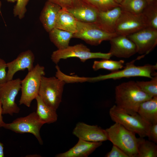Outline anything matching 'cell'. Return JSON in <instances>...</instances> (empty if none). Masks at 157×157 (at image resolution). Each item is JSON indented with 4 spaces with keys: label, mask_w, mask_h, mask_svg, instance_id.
<instances>
[{
    "label": "cell",
    "mask_w": 157,
    "mask_h": 157,
    "mask_svg": "<svg viewBox=\"0 0 157 157\" xmlns=\"http://www.w3.org/2000/svg\"><path fill=\"white\" fill-rule=\"evenodd\" d=\"M34 60L33 53L31 50H28L21 52L15 59L7 63V81L13 79L14 74L19 71L24 70L26 69L28 72L32 70L34 67Z\"/></svg>",
    "instance_id": "obj_16"
},
{
    "label": "cell",
    "mask_w": 157,
    "mask_h": 157,
    "mask_svg": "<svg viewBox=\"0 0 157 157\" xmlns=\"http://www.w3.org/2000/svg\"><path fill=\"white\" fill-rule=\"evenodd\" d=\"M126 36L135 45L137 53L143 55L137 59L149 54L157 44V30L151 28L146 27Z\"/></svg>",
    "instance_id": "obj_11"
},
{
    "label": "cell",
    "mask_w": 157,
    "mask_h": 157,
    "mask_svg": "<svg viewBox=\"0 0 157 157\" xmlns=\"http://www.w3.org/2000/svg\"><path fill=\"white\" fill-rule=\"evenodd\" d=\"M44 124L40 119L36 112H33L26 116L18 118L11 123H5L3 127L17 133L32 134L40 144L42 145L43 142L40 130Z\"/></svg>",
    "instance_id": "obj_9"
},
{
    "label": "cell",
    "mask_w": 157,
    "mask_h": 157,
    "mask_svg": "<svg viewBox=\"0 0 157 157\" xmlns=\"http://www.w3.org/2000/svg\"><path fill=\"white\" fill-rule=\"evenodd\" d=\"M21 80L17 78L0 85V102L3 114L12 116L18 113L20 109L15 103L16 97L21 89Z\"/></svg>",
    "instance_id": "obj_10"
},
{
    "label": "cell",
    "mask_w": 157,
    "mask_h": 157,
    "mask_svg": "<svg viewBox=\"0 0 157 157\" xmlns=\"http://www.w3.org/2000/svg\"><path fill=\"white\" fill-rule=\"evenodd\" d=\"M106 157H129L122 150L116 145L113 144L111 150L107 153Z\"/></svg>",
    "instance_id": "obj_31"
},
{
    "label": "cell",
    "mask_w": 157,
    "mask_h": 157,
    "mask_svg": "<svg viewBox=\"0 0 157 157\" xmlns=\"http://www.w3.org/2000/svg\"><path fill=\"white\" fill-rule=\"evenodd\" d=\"M51 42L58 49H65L69 46L74 33L54 28L49 32Z\"/></svg>",
    "instance_id": "obj_23"
},
{
    "label": "cell",
    "mask_w": 157,
    "mask_h": 157,
    "mask_svg": "<svg viewBox=\"0 0 157 157\" xmlns=\"http://www.w3.org/2000/svg\"><path fill=\"white\" fill-rule=\"evenodd\" d=\"M73 134L79 139L90 142H102L108 140L106 131L97 125H90L82 122L77 123Z\"/></svg>",
    "instance_id": "obj_13"
},
{
    "label": "cell",
    "mask_w": 157,
    "mask_h": 157,
    "mask_svg": "<svg viewBox=\"0 0 157 157\" xmlns=\"http://www.w3.org/2000/svg\"><path fill=\"white\" fill-rule=\"evenodd\" d=\"M77 21L67 9L61 8L57 16L55 28L74 33L76 31Z\"/></svg>",
    "instance_id": "obj_21"
},
{
    "label": "cell",
    "mask_w": 157,
    "mask_h": 157,
    "mask_svg": "<svg viewBox=\"0 0 157 157\" xmlns=\"http://www.w3.org/2000/svg\"><path fill=\"white\" fill-rule=\"evenodd\" d=\"M109 53L101 52H93L90 49L82 44L69 46L62 49H58L53 52L51 56L52 61L57 64L62 59H66L70 58H79L82 62L87 60L93 58L110 59L112 56Z\"/></svg>",
    "instance_id": "obj_7"
},
{
    "label": "cell",
    "mask_w": 157,
    "mask_h": 157,
    "mask_svg": "<svg viewBox=\"0 0 157 157\" xmlns=\"http://www.w3.org/2000/svg\"><path fill=\"white\" fill-rule=\"evenodd\" d=\"M146 27L142 13L135 14L122 10L117 22L115 31L118 35L127 36Z\"/></svg>",
    "instance_id": "obj_12"
},
{
    "label": "cell",
    "mask_w": 157,
    "mask_h": 157,
    "mask_svg": "<svg viewBox=\"0 0 157 157\" xmlns=\"http://www.w3.org/2000/svg\"><path fill=\"white\" fill-rule=\"evenodd\" d=\"M147 137L149 140L157 143V122L150 124Z\"/></svg>",
    "instance_id": "obj_32"
},
{
    "label": "cell",
    "mask_w": 157,
    "mask_h": 157,
    "mask_svg": "<svg viewBox=\"0 0 157 157\" xmlns=\"http://www.w3.org/2000/svg\"><path fill=\"white\" fill-rule=\"evenodd\" d=\"M124 63V61L123 60L116 61L110 59H104L100 61H94L92 68L95 71L104 69L113 72L123 68Z\"/></svg>",
    "instance_id": "obj_26"
},
{
    "label": "cell",
    "mask_w": 157,
    "mask_h": 157,
    "mask_svg": "<svg viewBox=\"0 0 157 157\" xmlns=\"http://www.w3.org/2000/svg\"><path fill=\"white\" fill-rule=\"evenodd\" d=\"M44 69V67L38 64L21 80L19 105L30 107L33 100L38 95L41 78L45 74Z\"/></svg>",
    "instance_id": "obj_5"
},
{
    "label": "cell",
    "mask_w": 157,
    "mask_h": 157,
    "mask_svg": "<svg viewBox=\"0 0 157 157\" xmlns=\"http://www.w3.org/2000/svg\"><path fill=\"white\" fill-rule=\"evenodd\" d=\"M25 157H41V156L37 154H34L32 155H29L26 156Z\"/></svg>",
    "instance_id": "obj_37"
},
{
    "label": "cell",
    "mask_w": 157,
    "mask_h": 157,
    "mask_svg": "<svg viewBox=\"0 0 157 157\" xmlns=\"http://www.w3.org/2000/svg\"><path fill=\"white\" fill-rule=\"evenodd\" d=\"M137 157H156L157 146L156 143L144 138H138Z\"/></svg>",
    "instance_id": "obj_24"
},
{
    "label": "cell",
    "mask_w": 157,
    "mask_h": 157,
    "mask_svg": "<svg viewBox=\"0 0 157 157\" xmlns=\"http://www.w3.org/2000/svg\"><path fill=\"white\" fill-rule=\"evenodd\" d=\"M141 90L152 97L157 96V75L153 76L149 81H136Z\"/></svg>",
    "instance_id": "obj_28"
},
{
    "label": "cell",
    "mask_w": 157,
    "mask_h": 157,
    "mask_svg": "<svg viewBox=\"0 0 157 157\" xmlns=\"http://www.w3.org/2000/svg\"><path fill=\"white\" fill-rule=\"evenodd\" d=\"M151 98L133 81L123 83L115 88L116 105L130 114L137 113L141 103Z\"/></svg>",
    "instance_id": "obj_1"
},
{
    "label": "cell",
    "mask_w": 157,
    "mask_h": 157,
    "mask_svg": "<svg viewBox=\"0 0 157 157\" xmlns=\"http://www.w3.org/2000/svg\"><path fill=\"white\" fill-rule=\"evenodd\" d=\"M115 33L105 32L94 23H86L77 21L76 29L73 38L81 39L89 44L97 46L104 41H109L117 35Z\"/></svg>",
    "instance_id": "obj_8"
},
{
    "label": "cell",
    "mask_w": 157,
    "mask_h": 157,
    "mask_svg": "<svg viewBox=\"0 0 157 157\" xmlns=\"http://www.w3.org/2000/svg\"><path fill=\"white\" fill-rule=\"evenodd\" d=\"M121 11L119 6L106 11H99L97 19L94 23L106 32L115 33L116 24Z\"/></svg>",
    "instance_id": "obj_17"
},
{
    "label": "cell",
    "mask_w": 157,
    "mask_h": 157,
    "mask_svg": "<svg viewBox=\"0 0 157 157\" xmlns=\"http://www.w3.org/2000/svg\"><path fill=\"white\" fill-rule=\"evenodd\" d=\"M146 1L148 4H150L154 2H155L156 1V0H145Z\"/></svg>",
    "instance_id": "obj_38"
},
{
    "label": "cell",
    "mask_w": 157,
    "mask_h": 157,
    "mask_svg": "<svg viewBox=\"0 0 157 157\" xmlns=\"http://www.w3.org/2000/svg\"><path fill=\"white\" fill-rule=\"evenodd\" d=\"M105 130L108 140L113 144L122 150L129 157H137L138 138L135 133L117 123Z\"/></svg>",
    "instance_id": "obj_2"
},
{
    "label": "cell",
    "mask_w": 157,
    "mask_h": 157,
    "mask_svg": "<svg viewBox=\"0 0 157 157\" xmlns=\"http://www.w3.org/2000/svg\"><path fill=\"white\" fill-rule=\"evenodd\" d=\"M2 114L3 108L2 104L0 102V127H3L5 123L3 120Z\"/></svg>",
    "instance_id": "obj_35"
},
{
    "label": "cell",
    "mask_w": 157,
    "mask_h": 157,
    "mask_svg": "<svg viewBox=\"0 0 157 157\" xmlns=\"http://www.w3.org/2000/svg\"><path fill=\"white\" fill-rule=\"evenodd\" d=\"M136 60L126 63L124 69L112 72L104 75L91 77L84 78L85 82H96L108 79H117L123 78L141 76L151 78L157 75L156 71L157 69V64H146L142 66H137L135 64Z\"/></svg>",
    "instance_id": "obj_3"
},
{
    "label": "cell",
    "mask_w": 157,
    "mask_h": 157,
    "mask_svg": "<svg viewBox=\"0 0 157 157\" xmlns=\"http://www.w3.org/2000/svg\"><path fill=\"white\" fill-rule=\"evenodd\" d=\"M59 6L62 8L67 9L72 5L74 0H48Z\"/></svg>",
    "instance_id": "obj_34"
},
{
    "label": "cell",
    "mask_w": 157,
    "mask_h": 157,
    "mask_svg": "<svg viewBox=\"0 0 157 157\" xmlns=\"http://www.w3.org/2000/svg\"><path fill=\"white\" fill-rule=\"evenodd\" d=\"M99 11H105L119 6L114 0H83Z\"/></svg>",
    "instance_id": "obj_29"
},
{
    "label": "cell",
    "mask_w": 157,
    "mask_h": 157,
    "mask_svg": "<svg viewBox=\"0 0 157 157\" xmlns=\"http://www.w3.org/2000/svg\"><path fill=\"white\" fill-rule=\"evenodd\" d=\"M7 1L8 2H11V3H14L16 2L17 0H5Z\"/></svg>",
    "instance_id": "obj_39"
},
{
    "label": "cell",
    "mask_w": 157,
    "mask_h": 157,
    "mask_svg": "<svg viewBox=\"0 0 157 157\" xmlns=\"http://www.w3.org/2000/svg\"><path fill=\"white\" fill-rule=\"evenodd\" d=\"M65 83L56 77H47L42 76L38 95L46 104L56 110L61 101Z\"/></svg>",
    "instance_id": "obj_6"
},
{
    "label": "cell",
    "mask_w": 157,
    "mask_h": 157,
    "mask_svg": "<svg viewBox=\"0 0 157 157\" xmlns=\"http://www.w3.org/2000/svg\"><path fill=\"white\" fill-rule=\"evenodd\" d=\"M102 142H90L79 139L77 143L68 151L59 154L56 157H87L101 146Z\"/></svg>",
    "instance_id": "obj_18"
},
{
    "label": "cell",
    "mask_w": 157,
    "mask_h": 157,
    "mask_svg": "<svg viewBox=\"0 0 157 157\" xmlns=\"http://www.w3.org/2000/svg\"><path fill=\"white\" fill-rule=\"evenodd\" d=\"M61 9L59 6L48 0L45 3L40 13V20L47 32L55 28L57 16Z\"/></svg>",
    "instance_id": "obj_19"
},
{
    "label": "cell",
    "mask_w": 157,
    "mask_h": 157,
    "mask_svg": "<svg viewBox=\"0 0 157 157\" xmlns=\"http://www.w3.org/2000/svg\"><path fill=\"white\" fill-rule=\"evenodd\" d=\"M109 41L111 46L109 53L112 56L128 58L137 53L135 45L126 36L117 35Z\"/></svg>",
    "instance_id": "obj_14"
},
{
    "label": "cell",
    "mask_w": 157,
    "mask_h": 157,
    "mask_svg": "<svg viewBox=\"0 0 157 157\" xmlns=\"http://www.w3.org/2000/svg\"><path fill=\"white\" fill-rule=\"evenodd\" d=\"M35 99L37 102L36 112L40 119L44 124L56 122L58 119L56 110L46 104L38 95Z\"/></svg>",
    "instance_id": "obj_22"
},
{
    "label": "cell",
    "mask_w": 157,
    "mask_h": 157,
    "mask_svg": "<svg viewBox=\"0 0 157 157\" xmlns=\"http://www.w3.org/2000/svg\"><path fill=\"white\" fill-rule=\"evenodd\" d=\"M109 113L111 119L115 123L121 124L140 137H147L150 124L137 113L133 114L128 113L115 105L110 108Z\"/></svg>",
    "instance_id": "obj_4"
},
{
    "label": "cell",
    "mask_w": 157,
    "mask_h": 157,
    "mask_svg": "<svg viewBox=\"0 0 157 157\" xmlns=\"http://www.w3.org/2000/svg\"><path fill=\"white\" fill-rule=\"evenodd\" d=\"M7 63L0 58V85L8 81L7 78Z\"/></svg>",
    "instance_id": "obj_33"
},
{
    "label": "cell",
    "mask_w": 157,
    "mask_h": 157,
    "mask_svg": "<svg viewBox=\"0 0 157 157\" xmlns=\"http://www.w3.org/2000/svg\"><path fill=\"white\" fill-rule=\"evenodd\" d=\"M1 3L0 1V13H1Z\"/></svg>",
    "instance_id": "obj_41"
},
{
    "label": "cell",
    "mask_w": 157,
    "mask_h": 157,
    "mask_svg": "<svg viewBox=\"0 0 157 157\" xmlns=\"http://www.w3.org/2000/svg\"><path fill=\"white\" fill-rule=\"evenodd\" d=\"M116 2L119 4L123 0H114Z\"/></svg>",
    "instance_id": "obj_40"
},
{
    "label": "cell",
    "mask_w": 157,
    "mask_h": 157,
    "mask_svg": "<svg viewBox=\"0 0 157 157\" xmlns=\"http://www.w3.org/2000/svg\"><path fill=\"white\" fill-rule=\"evenodd\" d=\"M137 113L149 124L157 122V96L152 97L140 104Z\"/></svg>",
    "instance_id": "obj_20"
},
{
    "label": "cell",
    "mask_w": 157,
    "mask_h": 157,
    "mask_svg": "<svg viewBox=\"0 0 157 157\" xmlns=\"http://www.w3.org/2000/svg\"><path fill=\"white\" fill-rule=\"evenodd\" d=\"M29 0H17L16 3L13 9V14L15 17H17L20 19L25 16L27 11L26 6Z\"/></svg>",
    "instance_id": "obj_30"
},
{
    "label": "cell",
    "mask_w": 157,
    "mask_h": 157,
    "mask_svg": "<svg viewBox=\"0 0 157 157\" xmlns=\"http://www.w3.org/2000/svg\"><path fill=\"white\" fill-rule=\"evenodd\" d=\"M79 21L94 23L99 11L83 0H74L72 6L67 9Z\"/></svg>",
    "instance_id": "obj_15"
},
{
    "label": "cell",
    "mask_w": 157,
    "mask_h": 157,
    "mask_svg": "<svg viewBox=\"0 0 157 157\" xmlns=\"http://www.w3.org/2000/svg\"><path fill=\"white\" fill-rule=\"evenodd\" d=\"M147 27L157 30L156 1L148 4L142 13Z\"/></svg>",
    "instance_id": "obj_27"
},
{
    "label": "cell",
    "mask_w": 157,
    "mask_h": 157,
    "mask_svg": "<svg viewBox=\"0 0 157 157\" xmlns=\"http://www.w3.org/2000/svg\"><path fill=\"white\" fill-rule=\"evenodd\" d=\"M119 4L122 10L135 14H141L148 5L145 0H123Z\"/></svg>",
    "instance_id": "obj_25"
},
{
    "label": "cell",
    "mask_w": 157,
    "mask_h": 157,
    "mask_svg": "<svg viewBox=\"0 0 157 157\" xmlns=\"http://www.w3.org/2000/svg\"><path fill=\"white\" fill-rule=\"evenodd\" d=\"M4 156L3 144L0 141V157H4Z\"/></svg>",
    "instance_id": "obj_36"
}]
</instances>
